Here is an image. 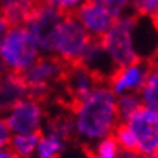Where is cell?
I'll return each instance as SVG.
<instances>
[{
  "mask_svg": "<svg viewBox=\"0 0 158 158\" xmlns=\"http://www.w3.org/2000/svg\"><path fill=\"white\" fill-rule=\"evenodd\" d=\"M69 119L73 124V137L89 148L92 143L113 135L119 126L116 95L105 81H100L89 95L73 102Z\"/></svg>",
  "mask_w": 158,
  "mask_h": 158,
  "instance_id": "6da1fadb",
  "label": "cell"
},
{
  "mask_svg": "<svg viewBox=\"0 0 158 158\" xmlns=\"http://www.w3.org/2000/svg\"><path fill=\"white\" fill-rule=\"evenodd\" d=\"M100 44L113 69L142 60V18L129 13L114 19L108 32L100 39Z\"/></svg>",
  "mask_w": 158,
  "mask_h": 158,
  "instance_id": "7a4b0ae2",
  "label": "cell"
},
{
  "mask_svg": "<svg viewBox=\"0 0 158 158\" xmlns=\"http://www.w3.org/2000/svg\"><path fill=\"white\" fill-rule=\"evenodd\" d=\"M42 56L32 35L24 26H10L0 44V69L24 74Z\"/></svg>",
  "mask_w": 158,
  "mask_h": 158,
  "instance_id": "3957f363",
  "label": "cell"
},
{
  "mask_svg": "<svg viewBox=\"0 0 158 158\" xmlns=\"http://www.w3.org/2000/svg\"><path fill=\"white\" fill-rule=\"evenodd\" d=\"M90 40L74 15H64L48 40L45 55L55 56L64 64H76L81 61Z\"/></svg>",
  "mask_w": 158,
  "mask_h": 158,
  "instance_id": "277c9868",
  "label": "cell"
},
{
  "mask_svg": "<svg viewBox=\"0 0 158 158\" xmlns=\"http://www.w3.org/2000/svg\"><path fill=\"white\" fill-rule=\"evenodd\" d=\"M66 69V64L56 60L55 56L42 55L23 74V79L29 90V97L39 100L47 97L50 90L64 79Z\"/></svg>",
  "mask_w": 158,
  "mask_h": 158,
  "instance_id": "5b68a950",
  "label": "cell"
},
{
  "mask_svg": "<svg viewBox=\"0 0 158 158\" xmlns=\"http://www.w3.org/2000/svg\"><path fill=\"white\" fill-rule=\"evenodd\" d=\"M11 134H40L47 123V111L42 100L26 97L2 114Z\"/></svg>",
  "mask_w": 158,
  "mask_h": 158,
  "instance_id": "8992f818",
  "label": "cell"
},
{
  "mask_svg": "<svg viewBox=\"0 0 158 158\" xmlns=\"http://www.w3.org/2000/svg\"><path fill=\"white\" fill-rule=\"evenodd\" d=\"M132 132L135 152L140 155H158V111L140 106L129 118L121 121Z\"/></svg>",
  "mask_w": 158,
  "mask_h": 158,
  "instance_id": "52a82bcc",
  "label": "cell"
},
{
  "mask_svg": "<svg viewBox=\"0 0 158 158\" xmlns=\"http://www.w3.org/2000/svg\"><path fill=\"white\" fill-rule=\"evenodd\" d=\"M73 137V124L68 114H60L47 119L45 127L39 134V142L34 158H61L68 150Z\"/></svg>",
  "mask_w": 158,
  "mask_h": 158,
  "instance_id": "ba28073f",
  "label": "cell"
},
{
  "mask_svg": "<svg viewBox=\"0 0 158 158\" xmlns=\"http://www.w3.org/2000/svg\"><path fill=\"white\" fill-rule=\"evenodd\" d=\"M148 66L150 63L137 60L134 63L126 64V66L116 68L105 82L108 84L110 90L116 97L126 95V94H139L143 82H145Z\"/></svg>",
  "mask_w": 158,
  "mask_h": 158,
  "instance_id": "9c48e42d",
  "label": "cell"
},
{
  "mask_svg": "<svg viewBox=\"0 0 158 158\" xmlns=\"http://www.w3.org/2000/svg\"><path fill=\"white\" fill-rule=\"evenodd\" d=\"M63 16H64L63 13L56 11L55 8H50L47 5L39 3L35 6V10L31 13V16L27 18V21L24 23V27L32 35V39L35 40V44H37L42 55H45L48 40Z\"/></svg>",
  "mask_w": 158,
  "mask_h": 158,
  "instance_id": "30bf717a",
  "label": "cell"
},
{
  "mask_svg": "<svg viewBox=\"0 0 158 158\" xmlns=\"http://www.w3.org/2000/svg\"><path fill=\"white\" fill-rule=\"evenodd\" d=\"M74 16L79 21V24L82 26V29L87 32V35L94 40L102 39L108 32L114 21V18L108 11L102 8L100 5H97L95 2H92V0H85L77 8Z\"/></svg>",
  "mask_w": 158,
  "mask_h": 158,
  "instance_id": "8fae6325",
  "label": "cell"
},
{
  "mask_svg": "<svg viewBox=\"0 0 158 158\" xmlns=\"http://www.w3.org/2000/svg\"><path fill=\"white\" fill-rule=\"evenodd\" d=\"M63 81L66 84V90L71 100L77 102V100L84 98L94 90V87L100 82V79L90 69L82 66L81 63H76V64H71L66 69Z\"/></svg>",
  "mask_w": 158,
  "mask_h": 158,
  "instance_id": "7c38bea8",
  "label": "cell"
},
{
  "mask_svg": "<svg viewBox=\"0 0 158 158\" xmlns=\"http://www.w3.org/2000/svg\"><path fill=\"white\" fill-rule=\"evenodd\" d=\"M29 97L23 74L0 69V114H5L13 105Z\"/></svg>",
  "mask_w": 158,
  "mask_h": 158,
  "instance_id": "4fadbf2b",
  "label": "cell"
},
{
  "mask_svg": "<svg viewBox=\"0 0 158 158\" xmlns=\"http://www.w3.org/2000/svg\"><path fill=\"white\" fill-rule=\"evenodd\" d=\"M79 63L87 69H90L100 81H106L110 77V74L114 71L102 44H100V40H94V39L90 40L89 47L85 48V52Z\"/></svg>",
  "mask_w": 158,
  "mask_h": 158,
  "instance_id": "5bb4252c",
  "label": "cell"
},
{
  "mask_svg": "<svg viewBox=\"0 0 158 158\" xmlns=\"http://www.w3.org/2000/svg\"><path fill=\"white\" fill-rule=\"evenodd\" d=\"M39 0H0V13L10 26H24Z\"/></svg>",
  "mask_w": 158,
  "mask_h": 158,
  "instance_id": "9a60e30c",
  "label": "cell"
},
{
  "mask_svg": "<svg viewBox=\"0 0 158 158\" xmlns=\"http://www.w3.org/2000/svg\"><path fill=\"white\" fill-rule=\"evenodd\" d=\"M139 98L142 102V106L158 111V60L150 63L145 82L139 92Z\"/></svg>",
  "mask_w": 158,
  "mask_h": 158,
  "instance_id": "2e32d148",
  "label": "cell"
},
{
  "mask_svg": "<svg viewBox=\"0 0 158 158\" xmlns=\"http://www.w3.org/2000/svg\"><path fill=\"white\" fill-rule=\"evenodd\" d=\"M39 134H11L8 147L18 158H34Z\"/></svg>",
  "mask_w": 158,
  "mask_h": 158,
  "instance_id": "e0dca14e",
  "label": "cell"
},
{
  "mask_svg": "<svg viewBox=\"0 0 158 158\" xmlns=\"http://www.w3.org/2000/svg\"><path fill=\"white\" fill-rule=\"evenodd\" d=\"M87 155L89 158H121L123 150H121L113 135H110V137H105L92 143L87 148Z\"/></svg>",
  "mask_w": 158,
  "mask_h": 158,
  "instance_id": "ac0fdd59",
  "label": "cell"
},
{
  "mask_svg": "<svg viewBox=\"0 0 158 158\" xmlns=\"http://www.w3.org/2000/svg\"><path fill=\"white\" fill-rule=\"evenodd\" d=\"M132 13L150 19L158 27V0H132Z\"/></svg>",
  "mask_w": 158,
  "mask_h": 158,
  "instance_id": "d6986e66",
  "label": "cell"
},
{
  "mask_svg": "<svg viewBox=\"0 0 158 158\" xmlns=\"http://www.w3.org/2000/svg\"><path fill=\"white\" fill-rule=\"evenodd\" d=\"M92 2L105 8L114 19L132 13V0H92Z\"/></svg>",
  "mask_w": 158,
  "mask_h": 158,
  "instance_id": "ffe728a7",
  "label": "cell"
},
{
  "mask_svg": "<svg viewBox=\"0 0 158 158\" xmlns=\"http://www.w3.org/2000/svg\"><path fill=\"white\" fill-rule=\"evenodd\" d=\"M116 105H118L119 118L123 121V119L131 116L132 113L137 111L142 106V102L139 98V94H126V95L116 97Z\"/></svg>",
  "mask_w": 158,
  "mask_h": 158,
  "instance_id": "44dd1931",
  "label": "cell"
},
{
  "mask_svg": "<svg viewBox=\"0 0 158 158\" xmlns=\"http://www.w3.org/2000/svg\"><path fill=\"white\" fill-rule=\"evenodd\" d=\"M84 2L85 0H39V3L47 5L50 8H55L56 11L63 13V15H74Z\"/></svg>",
  "mask_w": 158,
  "mask_h": 158,
  "instance_id": "7402d4cb",
  "label": "cell"
},
{
  "mask_svg": "<svg viewBox=\"0 0 158 158\" xmlns=\"http://www.w3.org/2000/svg\"><path fill=\"white\" fill-rule=\"evenodd\" d=\"M113 137L114 140L118 142V145L121 147V150H134L135 152V142L132 137V132L126 127V124L119 123V126L116 127V131L113 132Z\"/></svg>",
  "mask_w": 158,
  "mask_h": 158,
  "instance_id": "603a6c76",
  "label": "cell"
},
{
  "mask_svg": "<svg viewBox=\"0 0 158 158\" xmlns=\"http://www.w3.org/2000/svg\"><path fill=\"white\" fill-rule=\"evenodd\" d=\"M10 139H11V132H10L8 126H6V123H5L3 116L0 114V150L8 147Z\"/></svg>",
  "mask_w": 158,
  "mask_h": 158,
  "instance_id": "cb8c5ba5",
  "label": "cell"
},
{
  "mask_svg": "<svg viewBox=\"0 0 158 158\" xmlns=\"http://www.w3.org/2000/svg\"><path fill=\"white\" fill-rule=\"evenodd\" d=\"M8 27H10V24L6 23V19L3 18V15H2V13H0V44H2V39H3L5 32L8 31Z\"/></svg>",
  "mask_w": 158,
  "mask_h": 158,
  "instance_id": "d4e9b609",
  "label": "cell"
},
{
  "mask_svg": "<svg viewBox=\"0 0 158 158\" xmlns=\"http://www.w3.org/2000/svg\"><path fill=\"white\" fill-rule=\"evenodd\" d=\"M0 158H18V156L13 153V150L10 147H5L0 150Z\"/></svg>",
  "mask_w": 158,
  "mask_h": 158,
  "instance_id": "484cf974",
  "label": "cell"
},
{
  "mask_svg": "<svg viewBox=\"0 0 158 158\" xmlns=\"http://www.w3.org/2000/svg\"><path fill=\"white\" fill-rule=\"evenodd\" d=\"M121 158H142V155L140 153H137V152H131V150H123V155H121Z\"/></svg>",
  "mask_w": 158,
  "mask_h": 158,
  "instance_id": "4316f807",
  "label": "cell"
},
{
  "mask_svg": "<svg viewBox=\"0 0 158 158\" xmlns=\"http://www.w3.org/2000/svg\"><path fill=\"white\" fill-rule=\"evenodd\" d=\"M142 158H158V155H142Z\"/></svg>",
  "mask_w": 158,
  "mask_h": 158,
  "instance_id": "83f0119b",
  "label": "cell"
},
{
  "mask_svg": "<svg viewBox=\"0 0 158 158\" xmlns=\"http://www.w3.org/2000/svg\"><path fill=\"white\" fill-rule=\"evenodd\" d=\"M81 158H89V155H87V156H81Z\"/></svg>",
  "mask_w": 158,
  "mask_h": 158,
  "instance_id": "f1b7e54d",
  "label": "cell"
}]
</instances>
